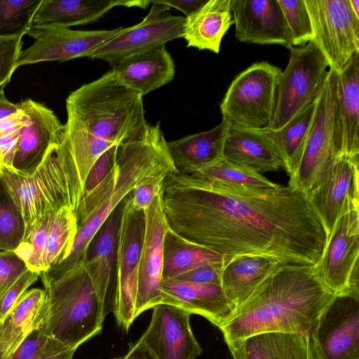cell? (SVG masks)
<instances>
[{
    "label": "cell",
    "mask_w": 359,
    "mask_h": 359,
    "mask_svg": "<svg viewBox=\"0 0 359 359\" xmlns=\"http://www.w3.org/2000/svg\"><path fill=\"white\" fill-rule=\"evenodd\" d=\"M162 204L173 231L220 254L224 264L258 255L314 266L327 241L308 196L290 185L242 188L177 172L163 183Z\"/></svg>",
    "instance_id": "6da1fadb"
},
{
    "label": "cell",
    "mask_w": 359,
    "mask_h": 359,
    "mask_svg": "<svg viewBox=\"0 0 359 359\" xmlns=\"http://www.w3.org/2000/svg\"><path fill=\"white\" fill-rule=\"evenodd\" d=\"M177 172L160 122L148 123L138 139L118 144L109 172L79 203L78 232L68 256L45 274L56 278L86 260L101 226L137 186L149 178Z\"/></svg>",
    "instance_id": "7a4b0ae2"
},
{
    "label": "cell",
    "mask_w": 359,
    "mask_h": 359,
    "mask_svg": "<svg viewBox=\"0 0 359 359\" xmlns=\"http://www.w3.org/2000/svg\"><path fill=\"white\" fill-rule=\"evenodd\" d=\"M334 294L313 266L281 264L219 329L228 346L264 332L309 334Z\"/></svg>",
    "instance_id": "3957f363"
},
{
    "label": "cell",
    "mask_w": 359,
    "mask_h": 359,
    "mask_svg": "<svg viewBox=\"0 0 359 359\" xmlns=\"http://www.w3.org/2000/svg\"><path fill=\"white\" fill-rule=\"evenodd\" d=\"M67 119L93 135L119 144L144 133L143 96L108 71L71 92L66 99Z\"/></svg>",
    "instance_id": "277c9868"
},
{
    "label": "cell",
    "mask_w": 359,
    "mask_h": 359,
    "mask_svg": "<svg viewBox=\"0 0 359 359\" xmlns=\"http://www.w3.org/2000/svg\"><path fill=\"white\" fill-rule=\"evenodd\" d=\"M84 261L54 279L40 273L46 292L40 329L76 349L101 332L105 318Z\"/></svg>",
    "instance_id": "5b68a950"
},
{
    "label": "cell",
    "mask_w": 359,
    "mask_h": 359,
    "mask_svg": "<svg viewBox=\"0 0 359 359\" xmlns=\"http://www.w3.org/2000/svg\"><path fill=\"white\" fill-rule=\"evenodd\" d=\"M339 156L337 107V73L329 69L323 88L316 100L312 119L285 170L287 185L307 196L322 182Z\"/></svg>",
    "instance_id": "8992f818"
},
{
    "label": "cell",
    "mask_w": 359,
    "mask_h": 359,
    "mask_svg": "<svg viewBox=\"0 0 359 359\" xmlns=\"http://www.w3.org/2000/svg\"><path fill=\"white\" fill-rule=\"evenodd\" d=\"M0 175L22 214L25 233L48 213L63 207L76 212L70 175L57 145L49 150L32 173L23 174L0 164Z\"/></svg>",
    "instance_id": "52a82bcc"
},
{
    "label": "cell",
    "mask_w": 359,
    "mask_h": 359,
    "mask_svg": "<svg viewBox=\"0 0 359 359\" xmlns=\"http://www.w3.org/2000/svg\"><path fill=\"white\" fill-rule=\"evenodd\" d=\"M289 50V62L278 79L275 109L269 126L272 130L281 128L315 102L328 75L327 61L313 41Z\"/></svg>",
    "instance_id": "ba28073f"
},
{
    "label": "cell",
    "mask_w": 359,
    "mask_h": 359,
    "mask_svg": "<svg viewBox=\"0 0 359 359\" xmlns=\"http://www.w3.org/2000/svg\"><path fill=\"white\" fill-rule=\"evenodd\" d=\"M281 71L269 62H261L239 73L220 104L222 118L243 128L269 127L273 116Z\"/></svg>",
    "instance_id": "9c48e42d"
},
{
    "label": "cell",
    "mask_w": 359,
    "mask_h": 359,
    "mask_svg": "<svg viewBox=\"0 0 359 359\" xmlns=\"http://www.w3.org/2000/svg\"><path fill=\"white\" fill-rule=\"evenodd\" d=\"M130 194L122 201L120 210L112 312L118 325L126 332L136 318L139 263L144 222L143 210L133 205Z\"/></svg>",
    "instance_id": "30bf717a"
},
{
    "label": "cell",
    "mask_w": 359,
    "mask_h": 359,
    "mask_svg": "<svg viewBox=\"0 0 359 359\" xmlns=\"http://www.w3.org/2000/svg\"><path fill=\"white\" fill-rule=\"evenodd\" d=\"M313 41L326 58L329 69L341 73L359 53V17L349 0H305Z\"/></svg>",
    "instance_id": "8fae6325"
},
{
    "label": "cell",
    "mask_w": 359,
    "mask_h": 359,
    "mask_svg": "<svg viewBox=\"0 0 359 359\" xmlns=\"http://www.w3.org/2000/svg\"><path fill=\"white\" fill-rule=\"evenodd\" d=\"M309 339L314 359H359V294H334Z\"/></svg>",
    "instance_id": "7c38bea8"
},
{
    "label": "cell",
    "mask_w": 359,
    "mask_h": 359,
    "mask_svg": "<svg viewBox=\"0 0 359 359\" xmlns=\"http://www.w3.org/2000/svg\"><path fill=\"white\" fill-rule=\"evenodd\" d=\"M150 2V11L141 22L121 27L88 58L104 61L113 67L126 57L182 38L184 17L169 13L170 8L164 5Z\"/></svg>",
    "instance_id": "4fadbf2b"
},
{
    "label": "cell",
    "mask_w": 359,
    "mask_h": 359,
    "mask_svg": "<svg viewBox=\"0 0 359 359\" xmlns=\"http://www.w3.org/2000/svg\"><path fill=\"white\" fill-rule=\"evenodd\" d=\"M74 30L54 25H32L27 35L33 44L22 50L17 67L41 62H60L89 57L121 29Z\"/></svg>",
    "instance_id": "5bb4252c"
},
{
    "label": "cell",
    "mask_w": 359,
    "mask_h": 359,
    "mask_svg": "<svg viewBox=\"0 0 359 359\" xmlns=\"http://www.w3.org/2000/svg\"><path fill=\"white\" fill-rule=\"evenodd\" d=\"M358 255L359 206H355L335 224L320 259L313 266L316 274L333 294L353 293L351 281L358 267Z\"/></svg>",
    "instance_id": "9a60e30c"
},
{
    "label": "cell",
    "mask_w": 359,
    "mask_h": 359,
    "mask_svg": "<svg viewBox=\"0 0 359 359\" xmlns=\"http://www.w3.org/2000/svg\"><path fill=\"white\" fill-rule=\"evenodd\" d=\"M162 189L144 210V231L140 256L135 316L161 304L163 240L168 224L162 204Z\"/></svg>",
    "instance_id": "2e32d148"
},
{
    "label": "cell",
    "mask_w": 359,
    "mask_h": 359,
    "mask_svg": "<svg viewBox=\"0 0 359 359\" xmlns=\"http://www.w3.org/2000/svg\"><path fill=\"white\" fill-rule=\"evenodd\" d=\"M359 158L337 156L322 182L308 196L322 222L327 240L339 219L359 206Z\"/></svg>",
    "instance_id": "e0dca14e"
},
{
    "label": "cell",
    "mask_w": 359,
    "mask_h": 359,
    "mask_svg": "<svg viewBox=\"0 0 359 359\" xmlns=\"http://www.w3.org/2000/svg\"><path fill=\"white\" fill-rule=\"evenodd\" d=\"M152 309L151 321L140 339L157 359H196L201 354L191 328L190 312L165 303Z\"/></svg>",
    "instance_id": "ac0fdd59"
},
{
    "label": "cell",
    "mask_w": 359,
    "mask_h": 359,
    "mask_svg": "<svg viewBox=\"0 0 359 359\" xmlns=\"http://www.w3.org/2000/svg\"><path fill=\"white\" fill-rule=\"evenodd\" d=\"M19 104L27 119L18 139L11 168L19 172L30 174L41 163L49 150L59 144L65 126L54 111L42 103L28 98Z\"/></svg>",
    "instance_id": "d6986e66"
},
{
    "label": "cell",
    "mask_w": 359,
    "mask_h": 359,
    "mask_svg": "<svg viewBox=\"0 0 359 359\" xmlns=\"http://www.w3.org/2000/svg\"><path fill=\"white\" fill-rule=\"evenodd\" d=\"M231 8L238 41L292 47L278 0H231Z\"/></svg>",
    "instance_id": "ffe728a7"
},
{
    "label": "cell",
    "mask_w": 359,
    "mask_h": 359,
    "mask_svg": "<svg viewBox=\"0 0 359 359\" xmlns=\"http://www.w3.org/2000/svg\"><path fill=\"white\" fill-rule=\"evenodd\" d=\"M161 292V303L202 316L219 328L234 313L221 285L163 279Z\"/></svg>",
    "instance_id": "44dd1931"
},
{
    "label": "cell",
    "mask_w": 359,
    "mask_h": 359,
    "mask_svg": "<svg viewBox=\"0 0 359 359\" xmlns=\"http://www.w3.org/2000/svg\"><path fill=\"white\" fill-rule=\"evenodd\" d=\"M111 70L121 83L144 96L172 81L175 65L163 45L126 57Z\"/></svg>",
    "instance_id": "7402d4cb"
},
{
    "label": "cell",
    "mask_w": 359,
    "mask_h": 359,
    "mask_svg": "<svg viewBox=\"0 0 359 359\" xmlns=\"http://www.w3.org/2000/svg\"><path fill=\"white\" fill-rule=\"evenodd\" d=\"M121 204L101 226L91 242L93 244V250L84 261L86 271L101 302L105 316L109 312H113L114 309L111 280L116 257Z\"/></svg>",
    "instance_id": "603a6c76"
},
{
    "label": "cell",
    "mask_w": 359,
    "mask_h": 359,
    "mask_svg": "<svg viewBox=\"0 0 359 359\" xmlns=\"http://www.w3.org/2000/svg\"><path fill=\"white\" fill-rule=\"evenodd\" d=\"M339 156H359V53L337 74Z\"/></svg>",
    "instance_id": "cb8c5ba5"
},
{
    "label": "cell",
    "mask_w": 359,
    "mask_h": 359,
    "mask_svg": "<svg viewBox=\"0 0 359 359\" xmlns=\"http://www.w3.org/2000/svg\"><path fill=\"white\" fill-rule=\"evenodd\" d=\"M228 346L233 359H314L309 334L264 332Z\"/></svg>",
    "instance_id": "d4e9b609"
},
{
    "label": "cell",
    "mask_w": 359,
    "mask_h": 359,
    "mask_svg": "<svg viewBox=\"0 0 359 359\" xmlns=\"http://www.w3.org/2000/svg\"><path fill=\"white\" fill-rule=\"evenodd\" d=\"M280 265L271 257L258 255L236 257L224 264L221 285L234 311Z\"/></svg>",
    "instance_id": "484cf974"
},
{
    "label": "cell",
    "mask_w": 359,
    "mask_h": 359,
    "mask_svg": "<svg viewBox=\"0 0 359 359\" xmlns=\"http://www.w3.org/2000/svg\"><path fill=\"white\" fill-rule=\"evenodd\" d=\"M233 24L231 0H208L184 17L182 38L187 47L218 54L222 40Z\"/></svg>",
    "instance_id": "4316f807"
},
{
    "label": "cell",
    "mask_w": 359,
    "mask_h": 359,
    "mask_svg": "<svg viewBox=\"0 0 359 359\" xmlns=\"http://www.w3.org/2000/svg\"><path fill=\"white\" fill-rule=\"evenodd\" d=\"M231 123L222 118L212 129L168 142V147L178 172L186 174L189 170L210 164L223 158L224 142Z\"/></svg>",
    "instance_id": "83f0119b"
},
{
    "label": "cell",
    "mask_w": 359,
    "mask_h": 359,
    "mask_svg": "<svg viewBox=\"0 0 359 359\" xmlns=\"http://www.w3.org/2000/svg\"><path fill=\"white\" fill-rule=\"evenodd\" d=\"M45 298L43 289L25 291L0 321V359H8L33 330L41 328Z\"/></svg>",
    "instance_id": "f1b7e54d"
},
{
    "label": "cell",
    "mask_w": 359,
    "mask_h": 359,
    "mask_svg": "<svg viewBox=\"0 0 359 359\" xmlns=\"http://www.w3.org/2000/svg\"><path fill=\"white\" fill-rule=\"evenodd\" d=\"M223 157L258 173L283 168L281 161L266 140L255 128L231 125L224 142Z\"/></svg>",
    "instance_id": "f546056e"
},
{
    "label": "cell",
    "mask_w": 359,
    "mask_h": 359,
    "mask_svg": "<svg viewBox=\"0 0 359 359\" xmlns=\"http://www.w3.org/2000/svg\"><path fill=\"white\" fill-rule=\"evenodd\" d=\"M128 1L41 0L32 25L69 27L93 23L116 6L128 7Z\"/></svg>",
    "instance_id": "4dcf8cb0"
},
{
    "label": "cell",
    "mask_w": 359,
    "mask_h": 359,
    "mask_svg": "<svg viewBox=\"0 0 359 359\" xmlns=\"http://www.w3.org/2000/svg\"><path fill=\"white\" fill-rule=\"evenodd\" d=\"M212 264H224L217 252L191 242L169 226L163 240V279H171L195 269Z\"/></svg>",
    "instance_id": "1f68e13d"
},
{
    "label": "cell",
    "mask_w": 359,
    "mask_h": 359,
    "mask_svg": "<svg viewBox=\"0 0 359 359\" xmlns=\"http://www.w3.org/2000/svg\"><path fill=\"white\" fill-rule=\"evenodd\" d=\"M64 126L58 148L69 159L84 191L88 174L95 163L104 152L117 144L100 139L68 119Z\"/></svg>",
    "instance_id": "d6a6232c"
},
{
    "label": "cell",
    "mask_w": 359,
    "mask_h": 359,
    "mask_svg": "<svg viewBox=\"0 0 359 359\" xmlns=\"http://www.w3.org/2000/svg\"><path fill=\"white\" fill-rule=\"evenodd\" d=\"M77 232L76 215L71 208L63 207L50 214L40 262L41 272L46 271L50 267L58 264L67 258Z\"/></svg>",
    "instance_id": "836d02e7"
},
{
    "label": "cell",
    "mask_w": 359,
    "mask_h": 359,
    "mask_svg": "<svg viewBox=\"0 0 359 359\" xmlns=\"http://www.w3.org/2000/svg\"><path fill=\"white\" fill-rule=\"evenodd\" d=\"M186 174L205 181L236 187L263 189L278 186L260 173L234 164L224 157L210 164L192 168Z\"/></svg>",
    "instance_id": "e575fe53"
},
{
    "label": "cell",
    "mask_w": 359,
    "mask_h": 359,
    "mask_svg": "<svg viewBox=\"0 0 359 359\" xmlns=\"http://www.w3.org/2000/svg\"><path fill=\"white\" fill-rule=\"evenodd\" d=\"M316 100L278 130L255 128L268 142L285 170L300 145L312 119Z\"/></svg>",
    "instance_id": "d590c367"
},
{
    "label": "cell",
    "mask_w": 359,
    "mask_h": 359,
    "mask_svg": "<svg viewBox=\"0 0 359 359\" xmlns=\"http://www.w3.org/2000/svg\"><path fill=\"white\" fill-rule=\"evenodd\" d=\"M25 233V222L0 175V251H15Z\"/></svg>",
    "instance_id": "8d00e7d4"
},
{
    "label": "cell",
    "mask_w": 359,
    "mask_h": 359,
    "mask_svg": "<svg viewBox=\"0 0 359 359\" xmlns=\"http://www.w3.org/2000/svg\"><path fill=\"white\" fill-rule=\"evenodd\" d=\"M41 0H0V38L22 39Z\"/></svg>",
    "instance_id": "74e56055"
},
{
    "label": "cell",
    "mask_w": 359,
    "mask_h": 359,
    "mask_svg": "<svg viewBox=\"0 0 359 359\" xmlns=\"http://www.w3.org/2000/svg\"><path fill=\"white\" fill-rule=\"evenodd\" d=\"M285 17L292 46H303L313 39L305 0H278Z\"/></svg>",
    "instance_id": "f35d334b"
},
{
    "label": "cell",
    "mask_w": 359,
    "mask_h": 359,
    "mask_svg": "<svg viewBox=\"0 0 359 359\" xmlns=\"http://www.w3.org/2000/svg\"><path fill=\"white\" fill-rule=\"evenodd\" d=\"M51 213L37 219L14 251L33 271L41 273L40 262L45 246Z\"/></svg>",
    "instance_id": "ab89813d"
},
{
    "label": "cell",
    "mask_w": 359,
    "mask_h": 359,
    "mask_svg": "<svg viewBox=\"0 0 359 359\" xmlns=\"http://www.w3.org/2000/svg\"><path fill=\"white\" fill-rule=\"evenodd\" d=\"M69 348L41 329L33 330L8 359H42Z\"/></svg>",
    "instance_id": "60d3db41"
},
{
    "label": "cell",
    "mask_w": 359,
    "mask_h": 359,
    "mask_svg": "<svg viewBox=\"0 0 359 359\" xmlns=\"http://www.w3.org/2000/svg\"><path fill=\"white\" fill-rule=\"evenodd\" d=\"M22 39L0 38V90L10 82L18 68L17 63L22 50Z\"/></svg>",
    "instance_id": "b9f144b4"
},
{
    "label": "cell",
    "mask_w": 359,
    "mask_h": 359,
    "mask_svg": "<svg viewBox=\"0 0 359 359\" xmlns=\"http://www.w3.org/2000/svg\"><path fill=\"white\" fill-rule=\"evenodd\" d=\"M40 273L27 269L0 295V321L7 315L28 287L36 282Z\"/></svg>",
    "instance_id": "7bdbcfd3"
},
{
    "label": "cell",
    "mask_w": 359,
    "mask_h": 359,
    "mask_svg": "<svg viewBox=\"0 0 359 359\" xmlns=\"http://www.w3.org/2000/svg\"><path fill=\"white\" fill-rule=\"evenodd\" d=\"M27 269L14 251H0V295Z\"/></svg>",
    "instance_id": "ee69618b"
},
{
    "label": "cell",
    "mask_w": 359,
    "mask_h": 359,
    "mask_svg": "<svg viewBox=\"0 0 359 359\" xmlns=\"http://www.w3.org/2000/svg\"><path fill=\"white\" fill-rule=\"evenodd\" d=\"M167 177H153L137 186L130 194L133 205L143 211L147 208L156 194L162 189Z\"/></svg>",
    "instance_id": "f6af8a7d"
},
{
    "label": "cell",
    "mask_w": 359,
    "mask_h": 359,
    "mask_svg": "<svg viewBox=\"0 0 359 359\" xmlns=\"http://www.w3.org/2000/svg\"><path fill=\"white\" fill-rule=\"evenodd\" d=\"M118 144L104 152L91 168L85 184L84 194L94 189L109 172L116 156Z\"/></svg>",
    "instance_id": "bcb514c9"
},
{
    "label": "cell",
    "mask_w": 359,
    "mask_h": 359,
    "mask_svg": "<svg viewBox=\"0 0 359 359\" xmlns=\"http://www.w3.org/2000/svg\"><path fill=\"white\" fill-rule=\"evenodd\" d=\"M223 266L224 264L205 265L171 279H177L198 284L221 285V276Z\"/></svg>",
    "instance_id": "7dc6e473"
},
{
    "label": "cell",
    "mask_w": 359,
    "mask_h": 359,
    "mask_svg": "<svg viewBox=\"0 0 359 359\" xmlns=\"http://www.w3.org/2000/svg\"><path fill=\"white\" fill-rule=\"evenodd\" d=\"M22 128L0 137V164L11 167Z\"/></svg>",
    "instance_id": "c3c4849f"
},
{
    "label": "cell",
    "mask_w": 359,
    "mask_h": 359,
    "mask_svg": "<svg viewBox=\"0 0 359 359\" xmlns=\"http://www.w3.org/2000/svg\"><path fill=\"white\" fill-rule=\"evenodd\" d=\"M27 119V114L21 109L8 116L1 118L0 137L9 135L22 128L26 124Z\"/></svg>",
    "instance_id": "681fc988"
},
{
    "label": "cell",
    "mask_w": 359,
    "mask_h": 359,
    "mask_svg": "<svg viewBox=\"0 0 359 359\" xmlns=\"http://www.w3.org/2000/svg\"><path fill=\"white\" fill-rule=\"evenodd\" d=\"M154 2L167 6L174 8L182 12L186 17L189 16L208 0H152Z\"/></svg>",
    "instance_id": "f907efd6"
},
{
    "label": "cell",
    "mask_w": 359,
    "mask_h": 359,
    "mask_svg": "<svg viewBox=\"0 0 359 359\" xmlns=\"http://www.w3.org/2000/svg\"><path fill=\"white\" fill-rule=\"evenodd\" d=\"M121 359H157V358L140 338L135 343L129 344L127 353Z\"/></svg>",
    "instance_id": "816d5d0a"
},
{
    "label": "cell",
    "mask_w": 359,
    "mask_h": 359,
    "mask_svg": "<svg viewBox=\"0 0 359 359\" xmlns=\"http://www.w3.org/2000/svg\"><path fill=\"white\" fill-rule=\"evenodd\" d=\"M20 109L19 103L15 104L8 100L4 89L0 90V119L17 112Z\"/></svg>",
    "instance_id": "f5cc1de1"
},
{
    "label": "cell",
    "mask_w": 359,
    "mask_h": 359,
    "mask_svg": "<svg viewBox=\"0 0 359 359\" xmlns=\"http://www.w3.org/2000/svg\"><path fill=\"white\" fill-rule=\"evenodd\" d=\"M76 348H69L59 353L42 359H72Z\"/></svg>",
    "instance_id": "db71d44e"
},
{
    "label": "cell",
    "mask_w": 359,
    "mask_h": 359,
    "mask_svg": "<svg viewBox=\"0 0 359 359\" xmlns=\"http://www.w3.org/2000/svg\"><path fill=\"white\" fill-rule=\"evenodd\" d=\"M349 3L355 14L359 17V0H349Z\"/></svg>",
    "instance_id": "11a10c76"
},
{
    "label": "cell",
    "mask_w": 359,
    "mask_h": 359,
    "mask_svg": "<svg viewBox=\"0 0 359 359\" xmlns=\"http://www.w3.org/2000/svg\"><path fill=\"white\" fill-rule=\"evenodd\" d=\"M114 359H118V358H114Z\"/></svg>",
    "instance_id": "9f6ffc18"
}]
</instances>
